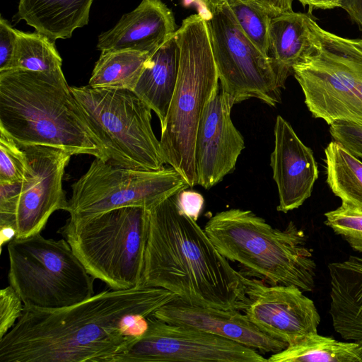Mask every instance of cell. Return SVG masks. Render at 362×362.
Instances as JSON below:
<instances>
[{
  "label": "cell",
  "mask_w": 362,
  "mask_h": 362,
  "mask_svg": "<svg viewBox=\"0 0 362 362\" xmlns=\"http://www.w3.org/2000/svg\"><path fill=\"white\" fill-rule=\"evenodd\" d=\"M178 296L140 285L105 290L59 309L24 307L0 339V362H109L134 337L129 321L145 317Z\"/></svg>",
  "instance_id": "obj_1"
},
{
  "label": "cell",
  "mask_w": 362,
  "mask_h": 362,
  "mask_svg": "<svg viewBox=\"0 0 362 362\" xmlns=\"http://www.w3.org/2000/svg\"><path fill=\"white\" fill-rule=\"evenodd\" d=\"M175 194L148 209L142 285L166 289L199 306L243 311L246 276L235 270Z\"/></svg>",
  "instance_id": "obj_2"
},
{
  "label": "cell",
  "mask_w": 362,
  "mask_h": 362,
  "mask_svg": "<svg viewBox=\"0 0 362 362\" xmlns=\"http://www.w3.org/2000/svg\"><path fill=\"white\" fill-rule=\"evenodd\" d=\"M0 129L20 146H45L107 161L62 69L0 71Z\"/></svg>",
  "instance_id": "obj_3"
},
{
  "label": "cell",
  "mask_w": 362,
  "mask_h": 362,
  "mask_svg": "<svg viewBox=\"0 0 362 362\" xmlns=\"http://www.w3.org/2000/svg\"><path fill=\"white\" fill-rule=\"evenodd\" d=\"M204 230L243 275L269 285H293L303 292L314 289L316 264L307 235L293 221L281 230L252 211L230 209L215 214Z\"/></svg>",
  "instance_id": "obj_4"
},
{
  "label": "cell",
  "mask_w": 362,
  "mask_h": 362,
  "mask_svg": "<svg viewBox=\"0 0 362 362\" xmlns=\"http://www.w3.org/2000/svg\"><path fill=\"white\" fill-rule=\"evenodd\" d=\"M180 66L175 90L163 126L160 147L166 164L190 187L198 185L196 136L204 110L219 87L208 26L201 14L182 21L175 33Z\"/></svg>",
  "instance_id": "obj_5"
},
{
  "label": "cell",
  "mask_w": 362,
  "mask_h": 362,
  "mask_svg": "<svg viewBox=\"0 0 362 362\" xmlns=\"http://www.w3.org/2000/svg\"><path fill=\"white\" fill-rule=\"evenodd\" d=\"M57 233L88 273L112 290L142 285L148 209L126 206L82 218L69 217Z\"/></svg>",
  "instance_id": "obj_6"
},
{
  "label": "cell",
  "mask_w": 362,
  "mask_h": 362,
  "mask_svg": "<svg viewBox=\"0 0 362 362\" xmlns=\"http://www.w3.org/2000/svg\"><path fill=\"white\" fill-rule=\"evenodd\" d=\"M315 52L295 65L293 74L315 118L330 125L346 121L362 126V39L339 36L312 17Z\"/></svg>",
  "instance_id": "obj_7"
},
{
  "label": "cell",
  "mask_w": 362,
  "mask_h": 362,
  "mask_svg": "<svg viewBox=\"0 0 362 362\" xmlns=\"http://www.w3.org/2000/svg\"><path fill=\"white\" fill-rule=\"evenodd\" d=\"M7 250L8 283L24 307L63 308L95 295V279L64 238L47 239L40 233L14 238Z\"/></svg>",
  "instance_id": "obj_8"
},
{
  "label": "cell",
  "mask_w": 362,
  "mask_h": 362,
  "mask_svg": "<svg viewBox=\"0 0 362 362\" xmlns=\"http://www.w3.org/2000/svg\"><path fill=\"white\" fill-rule=\"evenodd\" d=\"M116 166L158 170L166 164L151 126V109L133 90L71 86Z\"/></svg>",
  "instance_id": "obj_9"
},
{
  "label": "cell",
  "mask_w": 362,
  "mask_h": 362,
  "mask_svg": "<svg viewBox=\"0 0 362 362\" xmlns=\"http://www.w3.org/2000/svg\"><path fill=\"white\" fill-rule=\"evenodd\" d=\"M189 187L173 167L147 171L116 166L95 158L71 185L66 211L72 218L126 206L150 209Z\"/></svg>",
  "instance_id": "obj_10"
},
{
  "label": "cell",
  "mask_w": 362,
  "mask_h": 362,
  "mask_svg": "<svg viewBox=\"0 0 362 362\" xmlns=\"http://www.w3.org/2000/svg\"><path fill=\"white\" fill-rule=\"evenodd\" d=\"M221 90L231 104L257 98L272 107L281 103V86L272 59L246 36L227 1L206 19Z\"/></svg>",
  "instance_id": "obj_11"
},
{
  "label": "cell",
  "mask_w": 362,
  "mask_h": 362,
  "mask_svg": "<svg viewBox=\"0 0 362 362\" xmlns=\"http://www.w3.org/2000/svg\"><path fill=\"white\" fill-rule=\"evenodd\" d=\"M148 327L109 362H266L256 349L192 327L167 323L153 315Z\"/></svg>",
  "instance_id": "obj_12"
},
{
  "label": "cell",
  "mask_w": 362,
  "mask_h": 362,
  "mask_svg": "<svg viewBox=\"0 0 362 362\" xmlns=\"http://www.w3.org/2000/svg\"><path fill=\"white\" fill-rule=\"evenodd\" d=\"M20 146L25 153L28 165L16 214V238L40 233L54 211L67 210L62 181L71 156L50 146Z\"/></svg>",
  "instance_id": "obj_13"
},
{
  "label": "cell",
  "mask_w": 362,
  "mask_h": 362,
  "mask_svg": "<svg viewBox=\"0 0 362 362\" xmlns=\"http://www.w3.org/2000/svg\"><path fill=\"white\" fill-rule=\"evenodd\" d=\"M245 284L248 301L243 312L261 331L288 346L317 332L319 313L298 287L267 286L262 280L247 276Z\"/></svg>",
  "instance_id": "obj_14"
},
{
  "label": "cell",
  "mask_w": 362,
  "mask_h": 362,
  "mask_svg": "<svg viewBox=\"0 0 362 362\" xmlns=\"http://www.w3.org/2000/svg\"><path fill=\"white\" fill-rule=\"evenodd\" d=\"M233 105L221 90L216 89L206 104L195 141V162L198 185L209 189L232 173L245 148L241 133L233 124Z\"/></svg>",
  "instance_id": "obj_15"
},
{
  "label": "cell",
  "mask_w": 362,
  "mask_h": 362,
  "mask_svg": "<svg viewBox=\"0 0 362 362\" xmlns=\"http://www.w3.org/2000/svg\"><path fill=\"white\" fill-rule=\"evenodd\" d=\"M153 315L167 323L192 327L264 353H277L288 346L261 331L238 310L192 305L178 297L159 308Z\"/></svg>",
  "instance_id": "obj_16"
},
{
  "label": "cell",
  "mask_w": 362,
  "mask_h": 362,
  "mask_svg": "<svg viewBox=\"0 0 362 362\" xmlns=\"http://www.w3.org/2000/svg\"><path fill=\"white\" fill-rule=\"evenodd\" d=\"M270 165L278 188L277 211L287 213L300 207L311 195L318 177L317 164L312 149L301 141L291 124L280 115L274 125Z\"/></svg>",
  "instance_id": "obj_17"
},
{
  "label": "cell",
  "mask_w": 362,
  "mask_h": 362,
  "mask_svg": "<svg viewBox=\"0 0 362 362\" xmlns=\"http://www.w3.org/2000/svg\"><path fill=\"white\" fill-rule=\"evenodd\" d=\"M177 29L173 11L161 0H142L112 28L99 35L97 49L152 54Z\"/></svg>",
  "instance_id": "obj_18"
},
{
  "label": "cell",
  "mask_w": 362,
  "mask_h": 362,
  "mask_svg": "<svg viewBox=\"0 0 362 362\" xmlns=\"http://www.w3.org/2000/svg\"><path fill=\"white\" fill-rule=\"evenodd\" d=\"M329 314L334 330L346 341L362 342V257L349 256L328 264Z\"/></svg>",
  "instance_id": "obj_19"
},
{
  "label": "cell",
  "mask_w": 362,
  "mask_h": 362,
  "mask_svg": "<svg viewBox=\"0 0 362 362\" xmlns=\"http://www.w3.org/2000/svg\"><path fill=\"white\" fill-rule=\"evenodd\" d=\"M311 12L293 11L272 18L269 31V55L281 88H284L295 65L313 54L317 48L315 35L311 27Z\"/></svg>",
  "instance_id": "obj_20"
},
{
  "label": "cell",
  "mask_w": 362,
  "mask_h": 362,
  "mask_svg": "<svg viewBox=\"0 0 362 362\" xmlns=\"http://www.w3.org/2000/svg\"><path fill=\"white\" fill-rule=\"evenodd\" d=\"M179 66L180 47L175 34L149 57L133 90L156 114L160 127L175 90Z\"/></svg>",
  "instance_id": "obj_21"
},
{
  "label": "cell",
  "mask_w": 362,
  "mask_h": 362,
  "mask_svg": "<svg viewBox=\"0 0 362 362\" xmlns=\"http://www.w3.org/2000/svg\"><path fill=\"white\" fill-rule=\"evenodd\" d=\"M93 0H20L16 21L24 20L35 30L54 41L71 37L87 25Z\"/></svg>",
  "instance_id": "obj_22"
},
{
  "label": "cell",
  "mask_w": 362,
  "mask_h": 362,
  "mask_svg": "<svg viewBox=\"0 0 362 362\" xmlns=\"http://www.w3.org/2000/svg\"><path fill=\"white\" fill-rule=\"evenodd\" d=\"M327 183L341 203L362 211V162L339 143L325 149Z\"/></svg>",
  "instance_id": "obj_23"
},
{
  "label": "cell",
  "mask_w": 362,
  "mask_h": 362,
  "mask_svg": "<svg viewBox=\"0 0 362 362\" xmlns=\"http://www.w3.org/2000/svg\"><path fill=\"white\" fill-rule=\"evenodd\" d=\"M269 362H362L356 341H341L317 332L301 337L267 358Z\"/></svg>",
  "instance_id": "obj_24"
},
{
  "label": "cell",
  "mask_w": 362,
  "mask_h": 362,
  "mask_svg": "<svg viewBox=\"0 0 362 362\" xmlns=\"http://www.w3.org/2000/svg\"><path fill=\"white\" fill-rule=\"evenodd\" d=\"M151 55L133 50L101 51L88 86L134 90Z\"/></svg>",
  "instance_id": "obj_25"
},
{
  "label": "cell",
  "mask_w": 362,
  "mask_h": 362,
  "mask_svg": "<svg viewBox=\"0 0 362 362\" xmlns=\"http://www.w3.org/2000/svg\"><path fill=\"white\" fill-rule=\"evenodd\" d=\"M62 59L53 40L38 32L17 30L16 45L11 69L53 72L62 69Z\"/></svg>",
  "instance_id": "obj_26"
},
{
  "label": "cell",
  "mask_w": 362,
  "mask_h": 362,
  "mask_svg": "<svg viewBox=\"0 0 362 362\" xmlns=\"http://www.w3.org/2000/svg\"><path fill=\"white\" fill-rule=\"evenodd\" d=\"M239 25L252 43L266 56L269 55V31L273 17L253 0H228Z\"/></svg>",
  "instance_id": "obj_27"
},
{
  "label": "cell",
  "mask_w": 362,
  "mask_h": 362,
  "mask_svg": "<svg viewBox=\"0 0 362 362\" xmlns=\"http://www.w3.org/2000/svg\"><path fill=\"white\" fill-rule=\"evenodd\" d=\"M325 216L326 226L341 235L354 250L362 252V211L341 203Z\"/></svg>",
  "instance_id": "obj_28"
},
{
  "label": "cell",
  "mask_w": 362,
  "mask_h": 362,
  "mask_svg": "<svg viewBox=\"0 0 362 362\" xmlns=\"http://www.w3.org/2000/svg\"><path fill=\"white\" fill-rule=\"evenodd\" d=\"M27 165L23 149L0 129V182L22 181Z\"/></svg>",
  "instance_id": "obj_29"
},
{
  "label": "cell",
  "mask_w": 362,
  "mask_h": 362,
  "mask_svg": "<svg viewBox=\"0 0 362 362\" xmlns=\"http://www.w3.org/2000/svg\"><path fill=\"white\" fill-rule=\"evenodd\" d=\"M22 181L0 182V228L16 230V219L21 194Z\"/></svg>",
  "instance_id": "obj_30"
},
{
  "label": "cell",
  "mask_w": 362,
  "mask_h": 362,
  "mask_svg": "<svg viewBox=\"0 0 362 362\" xmlns=\"http://www.w3.org/2000/svg\"><path fill=\"white\" fill-rule=\"evenodd\" d=\"M23 308L21 298L10 285L0 291V339L16 324Z\"/></svg>",
  "instance_id": "obj_31"
},
{
  "label": "cell",
  "mask_w": 362,
  "mask_h": 362,
  "mask_svg": "<svg viewBox=\"0 0 362 362\" xmlns=\"http://www.w3.org/2000/svg\"><path fill=\"white\" fill-rule=\"evenodd\" d=\"M329 126L334 140L356 158H362V126L346 121H337Z\"/></svg>",
  "instance_id": "obj_32"
},
{
  "label": "cell",
  "mask_w": 362,
  "mask_h": 362,
  "mask_svg": "<svg viewBox=\"0 0 362 362\" xmlns=\"http://www.w3.org/2000/svg\"><path fill=\"white\" fill-rule=\"evenodd\" d=\"M17 30L2 16L0 18V71L12 69Z\"/></svg>",
  "instance_id": "obj_33"
},
{
  "label": "cell",
  "mask_w": 362,
  "mask_h": 362,
  "mask_svg": "<svg viewBox=\"0 0 362 362\" xmlns=\"http://www.w3.org/2000/svg\"><path fill=\"white\" fill-rule=\"evenodd\" d=\"M187 189L177 193V202L186 216L197 221L203 209L204 199L200 193Z\"/></svg>",
  "instance_id": "obj_34"
},
{
  "label": "cell",
  "mask_w": 362,
  "mask_h": 362,
  "mask_svg": "<svg viewBox=\"0 0 362 362\" xmlns=\"http://www.w3.org/2000/svg\"><path fill=\"white\" fill-rule=\"evenodd\" d=\"M341 8L346 11L352 21L362 30V0H341Z\"/></svg>",
  "instance_id": "obj_35"
},
{
  "label": "cell",
  "mask_w": 362,
  "mask_h": 362,
  "mask_svg": "<svg viewBox=\"0 0 362 362\" xmlns=\"http://www.w3.org/2000/svg\"><path fill=\"white\" fill-rule=\"evenodd\" d=\"M303 6L309 7V12L313 9H332L341 8V0H298Z\"/></svg>",
  "instance_id": "obj_36"
},
{
  "label": "cell",
  "mask_w": 362,
  "mask_h": 362,
  "mask_svg": "<svg viewBox=\"0 0 362 362\" xmlns=\"http://www.w3.org/2000/svg\"><path fill=\"white\" fill-rule=\"evenodd\" d=\"M1 233V248L5 243H8L16 236V230L11 227H2L0 228Z\"/></svg>",
  "instance_id": "obj_37"
},
{
  "label": "cell",
  "mask_w": 362,
  "mask_h": 362,
  "mask_svg": "<svg viewBox=\"0 0 362 362\" xmlns=\"http://www.w3.org/2000/svg\"><path fill=\"white\" fill-rule=\"evenodd\" d=\"M228 1V0H201V1L205 5L209 13L217 5Z\"/></svg>",
  "instance_id": "obj_38"
}]
</instances>
